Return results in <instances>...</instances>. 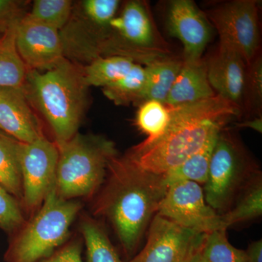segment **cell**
Returning <instances> with one entry per match:
<instances>
[{
    "label": "cell",
    "mask_w": 262,
    "mask_h": 262,
    "mask_svg": "<svg viewBox=\"0 0 262 262\" xmlns=\"http://www.w3.org/2000/svg\"><path fill=\"white\" fill-rule=\"evenodd\" d=\"M146 83V70L136 63L132 70L120 80L102 88L106 98L116 105H140L144 102Z\"/></svg>",
    "instance_id": "obj_23"
},
{
    "label": "cell",
    "mask_w": 262,
    "mask_h": 262,
    "mask_svg": "<svg viewBox=\"0 0 262 262\" xmlns=\"http://www.w3.org/2000/svg\"><path fill=\"white\" fill-rule=\"evenodd\" d=\"M24 222L18 200L0 185V228L9 233H14Z\"/></svg>",
    "instance_id": "obj_30"
},
{
    "label": "cell",
    "mask_w": 262,
    "mask_h": 262,
    "mask_svg": "<svg viewBox=\"0 0 262 262\" xmlns=\"http://www.w3.org/2000/svg\"><path fill=\"white\" fill-rule=\"evenodd\" d=\"M220 132L213 134L199 151L184 163L163 174L168 187L179 181H190L204 185L208 179L212 153Z\"/></svg>",
    "instance_id": "obj_20"
},
{
    "label": "cell",
    "mask_w": 262,
    "mask_h": 262,
    "mask_svg": "<svg viewBox=\"0 0 262 262\" xmlns=\"http://www.w3.org/2000/svg\"><path fill=\"white\" fill-rule=\"evenodd\" d=\"M17 26L0 37V87H23L27 79L28 69L15 46Z\"/></svg>",
    "instance_id": "obj_21"
},
{
    "label": "cell",
    "mask_w": 262,
    "mask_h": 262,
    "mask_svg": "<svg viewBox=\"0 0 262 262\" xmlns=\"http://www.w3.org/2000/svg\"><path fill=\"white\" fill-rule=\"evenodd\" d=\"M80 227L87 249L88 262H125L98 221L84 217Z\"/></svg>",
    "instance_id": "obj_25"
},
{
    "label": "cell",
    "mask_w": 262,
    "mask_h": 262,
    "mask_svg": "<svg viewBox=\"0 0 262 262\" xmlns=\"http://www.w3.org/2000/svg\"><path fill=\"white\" fill-rule=\"evenodd\" d=\"M246 262H262L261 239L251 243L246 251Z\"/></svg>",
    "instance_id": "obj_33"
},
{
    "label": "cell",
    "mask_w": 262,
    "mask_h": 262,
    "mask_svg": "<svg viewBox=\"0 0 262 262\" xmlns=\"http://www.w3.org/2000/svg\"><path fill=\"white\" fill-rule=\"evenodd\" d=\"M258 5L255 0H234L204 13L218 32L220 46L237 52L246 64L259 53Z\"/></svg>",
    "instance_id": "obj_8"
},
{
    "label": "cell",
    "mask_w": 262,
    "mask_h": 262,
    "mask_svg": "<svg viewBox=\"0 0 262 262\" xmlns=\"http://www.w3.org/2000/svg\"><path fill=\"white\" fill-rule=\"evenodd\" d=\"M189 262H208L206 259H205V258L202 256L201 251H198V253L194 255V256L192 258V259L190 260Z\"/></svg>",
    "instance_id": "obj_35"
},
{
    "label": "cell",
    "mask_w": 262,
    "mask_h": 262,
    "mask_svg": "<svg viewBox=\"0 0 262 262\" xmlns=\"http://www.w3.org/2000/svg\"><path fill=\"white\" fill-rule=\"evenodd\" d=\"M135 64L127 57H96L82 72L84 82L89 87H105L125 77Z\"/></svg>",
    "instance_id": "obj_22"
},
{
    "label": "cell",
    "mask_w": 262,
    "mask_h": 262,
    "mask_svg": "<svg viewBox=\"0 0 262 262\" xmlns=\"http://www.w3.org/2000/svg\"><path fill=\"white\" fill-rule=\"evenodd\" d=\"M157 214L198 233L227 229L221 215L206 203L201 184L190 181L170 184Z\"/></svg>",
    "instance_id": "obj_9"
},
{
    "label": "cell",
    "mask_w": 262,
    "mask_h": 262,
    "mask_svg": "<svg viewBox=\"0 0 262 262\" xmlns=\"http://www.w3.org/2000/svg\"><path fill=\"white\" fill-rule=\"evenodd\" d=\"M15 46L28 70H51L64 59L59 31L25 16L17 26Z\"/></svg>",
    "instance_id": "obj_12"
},
{
    "label": "cell",
    "mask_w": 262,
    "mask_h": 262,
    "mask_svg": "<svg viewBox=\"0 0 262 262\" xmlns=\"http://www.w3.org/2000/svg\"><path fill=\"white\" fill-rule=\"evenodd\" d=\"M168 107L170 120L165 134L151 145L134 146L125 155L140 168L158 175L178 167L199 151L213 134L242 115L241 108L217 94Z\"/></svg>",
    "instance_id": "obj_2"
},
{
    "label": "cell",
    "mask_w": 262,
    "mask_h": 262,
    "mask_svg": "<svg viewBox=\"0 0 262 262\" xmlns=\"http://www.w3.org/2000/svg\"><path fill=\"white\" fill-rule=\"evenodd\" d=\"M182 63L183 60L170 56L144 67L146 83L144 102L155 100L165 104Z\"/></svg>",
    "instance_id": "obj_18"
},
{
    "label": "cell",
    "mask_w": 262,
    "mask_h": 262,
    "mask_svg": "<svg viewBox=\"0 0 262 262\" xmlns=\"http://www.w3.org/2000/svg\"><path fill=\"white\" fill-rule=\"evenodd\" d=\"M81 208L79 202L60 196L55 184L37 214L14 232L5 262H40L51 256L67 239Z\"/></svg>",
    "instance_id": "obj_5"
},
{
    "label": "cell",
    "mask_w": 262,
    "mask_h": 262,
    "mask_svg": "<svg viewBox=\"0 0 262 262\" xmlns=\"http://www.w3.org/2000/svg\"><path fill=\"white\" fill-rule=\"evenodd\" d=\"M261 173L242 142L225 127L217 136L203 189L206 203L219 214H224L248 183Z\"/></svg>",
    "instance_id": "obj_6"
},
{
    "label": "cell",
    "mask_w": 262,
    "mask_h": 262,
    "mask_svg": "<svg viewBox=\"0 0 262 262\" xmlns=\"http://www.w3.org/2000/svg\"><path fill=\"white\" fill-rule=\"evenodd\" d=\"M206 234L156 214L148 228L145 246L129 262H189L201 251Z\"/></svg>",
    "instance_id": "obj_10"
},
{
    "label": "cell",
    "mask_w": 262,
    "mask_h": 262,
    "mask_svg": "<svg viewBox=\"0 0 262 262\" xmlns=\"http://www.w3.org/2000/svg\"><path fill=\"white\" fill-rule=\"evenodd\" d=\"M201 253L208 262H246V251L234 247L229 242L227 229L206 234Z\"/></svg>",
    "instance_id": "obj_27"
},
{
    "label": "cell",
    "mask_w": 262,
    "mask_h": 262,
    "mask_svg": "<svg viewBox=\"0 0 262 262\" xmlns=\"http://www.w3.org/2000/svg\"><path fill=\"white\" fill-rule=\"evenodd\" d=\"M170 120V110L165 103L155 100L141 103L136 115V125L147 137L136 146L146 147L159 140L168 129Z\"/></svg>",
    "instance_id": "obj_24"
},
{
    "label": "cell",
    "mask_w": 262,
    "mask_h": 262,
    "mask_svg": "<svg viewBox=\"0 0 262 262\" xmlns=\"http://www.w3.org/2000/svg\"><path fill=\"white\" fill-rule=\"evenodd\" d=\"M207 75L206 62L203 60L184 61L175 82L170 89L165 105L177 106L213 97Z\"/></svg>",
    "instance_id": "obj_16"
},
{
    "label": "cell",
    "mask_w": 262,
    "mask_h": 262,
    "mask_svg": "<svg viewBox=\"0 0 262 262\" xmlns=\"http://www.w3.org/2000/svg\"><path fill=\"white\" fill-rule=\"evenodd\" d=\"M99 48L108 56L127 57L143 67L171 56L149 5L137 0L125 3L120 15L110 22V33Z\"/></svg>",
    "instance_id": "obj_7"
},
{
    "label": "cell",
    "mask_w": 262,
    "mask_h": 262,
    "mask_svg": "<svg viewBox=\"0 0 262 262\" xmlns=\"http://www.w3.org/2000/svg\"><path fill=\"white\" fill-rule=\"evenodd\" d=\"M58 148L44 136L29 144L22 143L20 149L23 198L29 210L38 208L56 184Z\"/></svg>",
    "instance_id": "obj_11"
},
{
    "label": "cell",
    "mask_w": 262,
    "mask_h": 262,
    "mask_svg": "<svg viewBox=\"0 0 262 262\" xmlns=\"http://www.w3.org/2000/svg\"><path fill=\"white\" fill-rule=\"evenodd\" d=\"M262 59L258 54L246 64L242 96V115L261 117Z\"/></svg>",
    "instance_id": "obj_26"
},
{
    "label": "cell",
    "mask_w": 262,
    "mask_h": 262,
    "mask_svg": "<svg viewBox=\"0 0 262 262\" xmlns=\"http://www.w3.org/2000/svg\"><path fill=\"white\" fill-rule=\"evenodd\" d=\"M24 91L49 124L57 145L77 134L87 105L83 74L63 59L54 68L39 72L28 70Z\"/></svg>",
    "instance_id": "obj_3"
},
{
    "label": "cell",
    "mask_w": 262,
    "mask_h": 262,
    "mask_svg": "<svg viewBox=\"0 0 262 262\" xmlns=\"http://www.w3.org/2000/svg\"><path fill=\"white\" fill-rule=\"evenodd\" d=\"M94 206L111 224L128 258L139 248L168 185L163 175L140 168L127 157H114Z\"/></svg>",
    "instance_id": "obj_1"
},
{
    "label": "cell",
    "mask_w": 262,
    "mask_h": 262,
    "mask_svg": "<svg viewBox=\"0 0 262 262\" xmlns=\"http://www.w3.org/2000/svg\"><path fill=\"white\" fill-rule=\"evenodd\" d=\"M120 4L118 0H86L82 3L88 18L102 32L103 42L107 37L110 22L116 16Z\"/></svg>",
    "instance_id": "obj_29"
},
{
    "label": "cell",
    "mask_w": 262,
    "mask_h": 262,
    "mask_svg": "<svg viewBox=\"0 0 262 262\" xmlns=\"http://www.w3.org/2000/svg\"><path fill=\"white\" fill-rule=\"evenodd\" d=\"M72 9L70 0H36L25 17L59 31L68 21Z\"/></svg>",
    "instance_id": "obj_28"
},
{
    "label": "cell",
    "mask_w": 262,
    "mask_h": 262,
    "mask_svg": "<svg viewBox=\"0 0 262 262\" xmlns=\"http://www.w3.org/2000/svg\"><path fill=\"white\" fill-rule=\"evenodd\" d=\"M262 214L261 173L255 177L241 191L233 206L221 215L226 228L235 224L255 220Z\"/></svg>",
    "instance_id": "obj_19"
},
{
    "label": "cell",
    "mask_w": 262,
    "mask_h": 262,
    "mask_svg": "<svg viewBox=\"0 0 262 262\" xmlns=\"http://www.w3.org/2000/svg\"><path fill=\"white\" fill-rule=\"evenodd\" d=\"M40 262H82L81 245L79 242L71 243Z\"/></svg>",
    "instance_id": "obj_32"
},
{
    "label": "cell",
    "mask_w": 262,
    "mask_h": 262,
    "mask_svg": "<svg viewBox=\"0 0 262 262\" xmlns=\"http://www.w3.org/2000/svg\"><path fill=\"white\" fill-rule=\"evenodd\" d=\"M27 3L15 0H0V37L18 25L27 15Z\"/></svg>",
    "instance_id": "obj_31"
},
{
    "label": "cell",
    "mask_w": 262,
    "mask_h": 262,
    "mask_svg": "<svg viewBox=\"0 0 262 262\" xmlns=\"http://www.w3.org/2000/svg\"><path fill=\"white\" fill-rule=\"evenodd\" d=\"M208 80L214 92L233 103L242 112L246 63L237 52L220 46L207 63Z\"/></svg>",
    "instance_id": "obj_15"
},
{
    "label": "cell",
    "mask_w": 262,
    "mask_h": 262,
    "mask_svg": "<svg viewBox=\"0 0 262 262\" xmlns=\"http://www.w3.org/2000/svg\"><path fill=\"white\" fill-rule=\"evenodd\" d=\"M57 146L58 194L66 200L96 194L106 178L108 163L117 155L115 143L102 136L77 134Z\"/></svg>",
    "instance_id": "obj_4"
},
{
    "label": "cell",
    "mask_w": 262,
    "mask_h": 262,
    "mask_svg": "<svg viewBox=\"0 0 262 262\" xmlns=\"http://www.w3.org/2000/svg\"><path fill=\"white\" fill-rule=\"evenodd\" d=\"M22 143L0 130V185L22 201L20 149Z\"/></svg>",
    "instance_id": "obj_17"
},
{
    "label": "cell",
    "mask_w": 262,
    "mask_h": 262,
    "mask_svg": "<svg viewBox=\"0 0 262 262\" xmlns=\"http://www.w3.org/2000/svg\"><path fill=\"white\" fill-rule=\"evenodd\" d=\"M169 34L182 42L184 61L202 58L211 40L212 25L203 12L191 0H173L167 11Z\"/></svg>",
    "instance_id": "obj_13"
},
{
    "label": "cell",
    "mask_w": 262,
    "mask_h": 262,
    "mask_svg": "<svg viewBox=\"0 0 262 262\" xmlns=\"http://www.w3.org/2000/svg\"><path fill=\"white\" fill-rule=\"evenodd\" d=\"M0 130L24 144L43 136L23 87H0Z\"/></svg>",
    "instance_id": "obj_14"
},
{
    "label": "cell",
    "mask_w": 262,
    "mask_h": 262,
    "mask_svg": "<svg viewBox=\"0 0 262 262\" xmlns=\"http://www.w3.org/2000/svg\"><path fill=\"white\" fill-rule=\"evenodd\" d=\"M238 127H250L258 132L261 133L262 118L261 117H255L251 120H246L243 123L239 124Z\"/></svg>",
    "instance_id": "obj_34"
}]
</instances>
